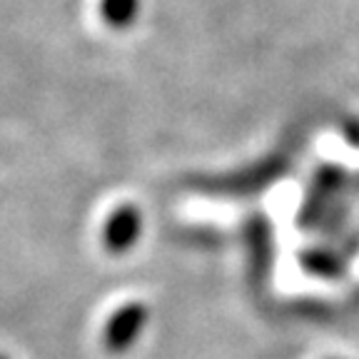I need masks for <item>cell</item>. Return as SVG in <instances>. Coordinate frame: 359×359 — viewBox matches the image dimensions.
<instances>
[{
    "label": "cell",
    "instance_id": "1",
    "mask_svg": "<svg viewBox=\"0 0 359 359\" xmlns=\"http://www.w3.org/2000/svg\"><path fill=\"white\" fill-rule=\"evenodd\" d=\"M147 325V307L142 302L123 304L118 312H112L105 325V349L112 354H123L137 342Z\"/></svg>",
    "mask_w": 359,
    "mask_h": 359
},
{
    "label": "cell",
    "instance_id": "2",
    "mask_svg": "<svg viewBox=\"0 0 359 359\" xmlns=\"http://www.w3.org/2000/svg\"><path fill=\"white\" fill-rule=\"evenodd\" d=\"M142 232V215L137 212V208L133 205H120L115 212L110 215L105 224V247L110 252L120 255V252H128L130 247L137 242Z\"/></svg>",
    "mask_w": 359,
    "mask_h": 359
},
{
    "label": "cell",
    "instance_id": "3",
    "mask_svg": "<svg viewBox=\"0 0 359 359\" xmlns=\"http://www.w3.org/2000/svg\"><path fill=\"white\" fill-rule=\"evenodd\" d=\"M102 18L110 28H130L140 11V0H102Z\"/></svg>",
    "mask_w": 359,
    "mask_h": 359
},
{
    "label": "cell",
    "instance_id": "4",
    "mask_svg": "<svg viewBox=\"0 0 359 359\" xmlns=\"http://www.w3.org/2000/svg\"><path fill=\"white\" fill-rule=\"evenodd\" d=\"M0 359H8V357H3V354H0Z\"/></svg>",
    "mask_w": 359,
    "mask_h": 359
}]
</instances>
